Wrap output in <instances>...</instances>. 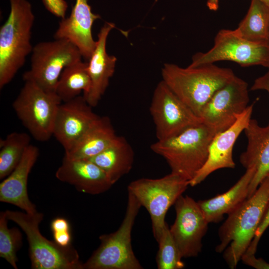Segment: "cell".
Wrapping results in <instances>:
<instances>
[{"label": "cell", "instance_id": "20", "mask_svg": "<svg viewBox=\"0 0 269 269\" xmlns=\"http://www.w3.org/2000/svg\"><path fill=\"white\" fill-rule=\"evenodd\" d=\"M39 154L38 148L30 144L15 169L0 184V201L16 206L29 214L37 212L27 193V180Z\"/></svg>", "mask_w": 269, "mask_h": 269}, {"label": "cell", "instance_id": "18", "mask_svg": "<svg viewBox=\"0 0 269 269\" xmlns=\"http://www.w3.org/2000/svg\"><path fill=\"white\" fill-rule=\"evenodd\" d=\"M55 176L79 191L91 195L104 193L113 185L105 172L91 160L65 155Z\"/></svg>", "mask_w": 269, "mask_h": 269}, {"label": "cell", "instance_id": "1", "mask_svg": "<svg viewBox=\"0 0 269 269\" xmlns=\"http://www.w3.org/2000/svg\"><path fill=\"white\" fill-rule=\"evenodd\" d=\"M269 202V176L255 193L232 212L220 227V243L215 251L224 252L223 258L232 269H235L245 253L259 226Z\"/></svg>", "mask_w": 269, "mask_h": 269}, {"label": "cell", "instance_id": "17", "mask_svg": "<svg viewBox=\"0 0 269 269\" xmlns=\"http://www.w3.org/2000/svg\"><path fill=\"white\" fill-rule=\"evenodd\" d=\"M244 131L248 144L246 150L240 155V161L246 169L253 168L255 171L249 186V198L269 176V124L262 127L251 119Z\"/></svg>", "mask_w": 269, "mask_h": 269}, {"label": "cell", "instance_id": "14", "mask_svg": "<svg viewBox=\"0 0 269 269\" xmlns=\"http://www.w3.org/2000/svg\"><path fill=\"white\" fill-rule=\"evenodd\" d=\"M84 97L79 96L62 102L58 108L53 136L61 144L65 152L69 151L88 129L100 117L92 110Z\"/></svg>", "mask_w": 269, "mask_h": 269}, {"label": "cell", "instance_id": "15", "mask_svg": "<svg viewBox=\"0 0 269 269\" xmlns=\"http://www.w3.org/2000/svg\"><path fill=\"white\" fill-rule=\"evenodd\" d=\"M253 104L248 106L234 124L226 130L217 134L209 148L207 159L195 176L189 182L195 186L204 181L210 174L222 168H234L233 149L238 137L251 119Z\"/></svg>", "mask_w": 269, "mask_h": 269}, {"label": "cell", "instance_id": "5", "mask_svg": "<svg viewBox=\"0 0 269 269\" xmlns=\"http://www.w3.org/2000/svg\"><path fill=\"white\" fill-rule=\"evenodd\" d=\"M9 220L15 222L25 234L33 269H83L77 251L70 245L62 247L40 233L39 226L43 214L6 210Z\"/></svg>", "mask_w": 269, "mask_h": 269}, {"label": "cell", "instance_id": "3", "mask_svg": "<svg viewBox=\"0 0 269 269\" xmlns=\"http://www.w3.org/2000/svg\"><path fill=\"white\" fill-rule=\"evenodd\" d=\"M10 12L0 28V88L23 66L32 52L31 30L35 16L27 0H9Z\"/></svg>", "mask_w": 269, "mask_h": 269}, {"label": "cell", "instance_id": "12", "mask_svg": "<svg viewBox=\"0 0 269 269\" xmlns=\"http://www.w3.org/2000/svg\"><path fill=\"white\" fill-rule=\"evenodd\" d=\"M248 83L235 76L218 89L203 107L200 118L216 134L233 125L248 107Z\"/></svg>", "mask_w": 269, "mask_h": 269}, {"label": "cell", "instance_id": "13", "mask_svg": "<svg viewBox=\"0 0 269 269\" xmlns=\"http://www.w3.org/2000/svg\"><path fill=\"white\" fill-rule=\"evenodd\" d=\"M174 205L176 218L169 227L171 235L182 258L197 257L209 223L198 202L189 196L181 195Z\"/></svg>", "mask_w": 269, "mask_h": 269}, {"label": "cell", "instance_id": "19", "mask_svg": "<svg viewBox=\"0 0 269 269\" xmlns=\"http://www.w3.org/2000/svg\"><path fill=\"white\" fill-rule=\"evenodd\" d=\"M115 27L113 23L107 22L98 35L95 48L88 62V70L91 81L89 93L84 96L92 107H96L101 99L113 75L117 58L109 55L106 50L108 35Z\"/></svg>", "mask_w": 269, "mask_h": 269}, {"label": "cell", "instance_id": "10", "mask_svg": "<svg viewBox=\"0 0 269 269\" xmlns=\"http://www.w3.org/2000/svg\"><path fill=\"white\" fill-rule=\"evenodd\" d=\"M224 60L242 67L260 65L269 68V41L253 42L241 37L236 29H221L215 37L213 46L206 52L195 54L188 66Z\"/></svg>", "mask_w": 269, "mask_h": 269}, {"label": "cell", "instance_id": "25", "mask_svg": "<svg viewBox=\"0 0 269 269\" xmlns=\"http://www.w3.org/2000/svg\"><path fill=\"white\" fill-rule=\"evenodd\" d=\"M235 29L248 40L269 41V7L259 0H252L247 14Z\"/></svg>", "mask_w": 269, "mask_h": 269}, {"label": "cell", "instance_id": "6", "mask_svg": "<svg viewBox=\"0 0 269 269\" xmlns=\"http://www.w3.org/2000/svg\"><path fill=\"white\" fill-rule=\"evenodd\" d=\"M141 207L134 196L128 192L123 221L115 232L99 237L101 244L90 258L83 263V269H142L132 246V232Z\"/></svg>", "mask_w": 269, "mask_h": 269}, {"label": "cell", "instance_id": "36", "mask_svg": "<svg viewBox=\"0 0 269 269\" xmlns=\"http://www.w3.org/2000/svg\"><path fill=\"white\" fill-rule=\"evenodd\" d=\"M269 7V0H259Z\"/></svg>", "mask_w": 269, "mask_h": 269}, {"label": "cell", "instance_id": "24", "mask_svg": "<svg viewBox=\"0 0 269 269\" xmlns=\"http://www.w3.org/2000/svg\"><path fill=\"white\" fill-rule=\"evenodd\" d=\"M91 87L88 62L80 60L65 67L58 79L55 92L62 102L69 101L81 92L86 96Z\"/></svg>", "mask_w": 269, "mask_h": 269}, {"label": "cell", "instance_id": "8", "mask_svg": "<svg viewBox=\"0 0 269 269\" xmlns=\"http://www.w3.org/2000/svg\"><path fill=\"white\" fill-rule=\"evenodd\" d=\"M62 103L55 92H48L34 83L25 81L12 103L18 119L36 140L46 141L53 136L54 123Z\"/></svg>", "mask_w": 269, "mask_h": 269}, {"label": "cell", "instance_id": "34", "mask_svg": "<svg viewBox=\"0 0 269 269\" xmlns=\"http://www.w3.org/2000/svg\"><path fill=\"white\" fill-rule=\"evenodd\" d=\"M251 90H265L269 94V71L264 75L257 78L251 88Z\"/></svg>", "mask_w": 269, "mask_h": 269}, {"label": "cell", "instance_id": "22", "mask_svg": "<svg viewBox=\"0 0 269 269\" xmlns=\"http://www.w3.org/2000/svg\"><path fill=\"white\" fill-rule=\"evenodd\" d=\"M110 119L100 117L65 156L89 159L105 150L116 138Z\"/></svg>", "mask_w": 269, "mask_h": 269}, {"label": "cell", "instance_id": "29", "mask_svg": "<svg viewBox=\"0 0 269 269\" xmlns=\"http://www.w3.org/2000/svg\"><path fill=\"white\" fill-rule=\"evenodd\" d=\"M269 227V202L258 226L254 237L245 254H254L257 251L260 240L266 229Z\"/></svg>", "mask_w": 269, "mask_h": 269}, {"label": "cell", "instance_id": "33", "mask_svg": "<svg viewBox=\"0 0 269 269\" xmlns=\"http://www.w3.org/2000/svg\"><path fill=\"white\" fill-rule=\"evenodd\" d=\"M50 227L52 233L70 231L68 221L63 218L58 217L52 220Z\"/></svg>", "mask_w": 269, "mask_h": 269}, {"label": "cell", "instance_id": "27", "mask_svg": "<svg viewBox=\"0 0 269 269\" xmlns=\"http://www.w3.org/2000/svg\"><path fill=\"white\" fill-rule=\"evenodd\" d=\"M5 212L0 213V257L17 269L16 252L22 245V235L16 228L9 229Z\"/></svg>", "mask_w": 269, "mask_h": 269}, {"label": "cell", "instance_id": "28", "mask_svg": "<svg viewBox=\"0 0 269 269\" xmlns=\"http://www.w3.org/2000/svg\"><path fill=\"white\" fill-rule=\"evenodd\" d=\"M157 243L159 249L156 256L158 269H182L184 264L166 223Z\"/></svg>", "mask_w": 269, "mask_h": 269}, {"label": "cell", "instance_id": "26", "mask_svg": "<svg viewBox=\"0 0 269 269\" xmlns=\"http://www.w3.org/2000/svg\"><path fill=\"white\" fill-rule=\"evenodd\" d=\"M30 135L13 132L0 139V179L8 176L17 166L30 144Z\"/></svg>", "mask_w": 269, "mask_h": 269}, {"label": "cell", "instance_id": "7", "mask_svg": "<svg viewBox=\"0 0 269 269\" xmlns=\"http://www.w3.org/2000/svg\"><path fill=\"white\" fill-rule=\"evenodd\" d=\"M189 185L188 181L171 172L160 178L138 179L129 184L128 192L134 196L150 215L153 235L157 242L166 224L167 211Z\"/></svg>", "mask_w": 269, "mask_h": 269}, {"label": "cell", "instance_id": "23", "mask_svg": "<svg viewBox=\"0 0 269 269\" xmlns=\"http://www.w3.org/2000/svg\"><path fill=\"white\" fill-rule=\"evenodd\" d=\"M89 160L105 172L114 185L131 171L134 152L126 138L117 136L105 150Z\"/></svg>", "mask_w": 269, "mask_h": 269}, {"label": "cell", "instance_id": "11", "mask_svg": "<svg viewBox=\"0 0 269 269\" xmlns=\"http://www.w3.org/2000/svg\"><path fill=\"white\" fill-rule=\"evenodd\" d=\"M149 112L158 140L175 136L189 128L202 123L201 119L162 80L154 91Z\"/></svg>", "mask_w": 269, "mask_h": 269}, {"label": "cell", "instance_id": "35", "mask_svg": "<svg viewBox=\"0 0 269 269\" xmlns=\"http://www.w3.org/2000/svg\"><path fill=\"white\" fill-rule=\"evenodd\" d=\"M219 0H207V6L210 10L216 11L219 7Z\"/></svg>", "mask_w": 269, "mask_h": 269}, {"label": "cell", "instance_id": "21", "mask_svg": "<svg viewBox=\"0 0 269 269\" xmlns=\"http://www.w3.org/2000/svg\"><path fill=\"white\" fill-rule=\"evenodd\" d=\"M253 168L245 173L228 191L213 198L197 202L209 223L221 221L225 214L229 215L248 198V189L255 174Z\"/></svg>", "mask_w": 269, "mask_h": 269}, {"label": "cell", "instance_id": "9", "mask_svg": "<svg viewBox=\"0 0 269 269\" xmlns=\"http://www.w3.org/2000/svg\"><path fill=\"white\" fill-rule=\"evenodd\" d=\"M31 53L30 68L23 74V80L48 92H55L64 69L82 58L78 48L65 39L40 42L33 47Z\"/></svg>", "mask_w": 269, "mask_h": 269}, {"label": "cell", "instance_id": "4", "mask_svg": "<svg viewBox=\"0 0 269 269\" xmlns=\"http://www.w3.org/2000/svg\"><path fill=\"white\" fill-rule=\"evenodd\" d=\"M216 134L201 123L172 137L157 140L150 148L164 158L171 173L189 182L205 163L210 143Z\"/></svg>", "mask_w": 269, "mask_h": 269}, {"label": "cell", "instance_id": "16", "mask_svg": "<svg viewBox=\"0 0 269 269\" xmlns=\"http://www.w3.org/2000/svg\"><path fill=\"white\" fill-rule=\"evenodd\" d=\"M100 18L92 11L88 0H76L70 15L59 23L54 37L68 40L78 48L82 57L88 60L96 45L92 36V25Z\"/></svg>", "mask_w": 269, "mask_h": 269}, {"label": "cell", "instance_id": "30", "mask_svg": "<svg viewBox=\"0 0 269 269\" xmlns=\"http://www.w3.org/2000/svg\"><path fill=\"white\" fill-rule=\"evenodd\" d=\"M46 8L52 14L63 19L65 17L68 4L65 0H42Z\"/></svg>", "mask_w": 269, "mask_h": 269}, {"label": "cell", "instance_id": "2", "mask_svg": "<svg viewBox=\"0 0 269 269\" xmlns=\"http://www.w3.org/2000/svg\"><path fill=\"white\" fill-rule=\"evenodd\" d=\"M162 81L197 116L213 94L236 76L232 69L213 64L182 68L165 64Z\"/></svg>", "mask_w": 269, "mask_h": 269}, {"label": "cell", "instance_id": "31", "mask_svg": "<svg viewBox=\"0 0 269 269\" xmlns=\"http://www.w3.org/2000/svg\"><path fill=\"white\" fill-rule=\"evenodd\" d=\"M241 260L246 265L256 269H269V263L262 258H257L254 254H244Z\"/></svg>", "mask_w": 269, "mask_h": 269}, {"label": "cell", "instance_id": "32", "mask_svg": "<svg viewBox=\"0 0 269 269\" xmlns=\"http://www.w3.org/2000/svg\"><path fill=\"white\" fill-rule=\"evenodd\" d=\"M52 233L54 241L60 246L67 247L71 245V231L53 232Z\"/></svg>", "mask_w": 269, "mask_h": 269}]
</instances>
